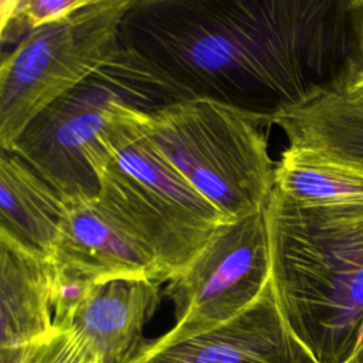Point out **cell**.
Here are the masks:
<instances>
[{
	"label": "cell",
	"instance_id": "cell-17",
	"mask_svg": "<svg viewBox=\"0 0 363 363\" xmlns=\"http://www.w3.org/2000/svg\"><path fill=\"white\" fill-rule=\"evenodd\" d=\"M37 363H101L98 356L74 333L60 332L48 340Z\"/></svg>",
	"mask_w": 363,
	"mask_h": 363
},
{
	"label": "cell",
	"instance_id": "cell-15",
	"mask_svg": "<svg viewBox=\"0 0 363 363\" xmlns=\"http://www.w3.org/2000/svg\"><path fill=\"white\" fill-rule=\"evenodd\" d=\"M88 3L89 0H1V44L17 45L30 31L64 18Z\"/></svg>",
	"mask_w": 363,
	"mask_h": 363
},
{
	"label": "cell",
	"instance_id": "cell-5",
	"mask_svg": "<svg viewBox=\"0 0 363 363\" xmlns=\"http://www.w3.org/2000/svg\"><path fill=\"white\" fill-rule=\"evenodd\" d=\"M156 150L227 221L264 208L275 166L261 122L231 106L187 98L140 113Z\"/></svg>",
	"mask_w": 363,
	"mask_h": 363
},
{
	"label": "cell",
	"instance_id": "cell-1",
	"mask_svg": "<svg viewBox=\"0 0 363 363\" xmlns=\"http://www.w3.org/2000/svg\"><path fill=\"white\" fill-rule=\"evenodd\" d=\"M121 41L261 123L363 74V0H132Z\"/></svg>",
	"mask_w": 363,
	"mask_h": 363
},
{
	"label": "cell",
	"instance_id": "cell-14",
	"mask_svg": "<svg viewBox=\"0 0 363 363\" xmlns=\"http://www.w3.org/2000/svg\"><path fill=\"white\" fill-rule=\"evenodd\" d=\"M275 189L302 206L363 204V167L288 146L275 166Z\"/></svg>",
	"mask_w": 363,
	"mask_h": 363
},
{
	"label": "cell",
	"instance_id": "cell-20",
	"mask_svg": "<svg viewBox=\"0 0 363 363\" xmlns=\"http://www.w3.org/2000/svg\"><path fill=\"white\" fill-rule=\"evenodd\" d=\"M295 363H319V362L315 360L313 356L305 349V350L301 353V356L298 357V360H296Z\"/></svg>",
	"mask_w": 363,
	"mask_h": 363
},
{
	"label": "cell",
	"instance_id": "cell-6",
	"mask_svg": "<svg viewBox=\"0 0 363 363\" xmlns=\"http://www.w3.org/2000/svg\"><path fill=\"white\" fill-rule=\"evenodd\" d=\"M132 0H89L64 18L30 31L3 57V150H13L34 118L113 57L122 44V20Z\"/></svg>",
	"mask_w": 363,
	"mask_h": 363
},
{
	"label": "cell",
	"instance_id": "cell-8",
	"mask_svg": "<svg viewBox=\"0 0 363 363\" xmlns=\"http://www.w3.org/2000/svg\"><path fill=\"white\" fill-rule=\"evenodd\" d=\"M303 350L279 312L269 281L231 320L172 346L145 342L129 363H295Z\"/></svg>",
	"mask_w": 363,
	"mask_h": 363
},
{
	"label": "cell",
	"instance_id": "cell-2",
	"mask_svg": "<svg viewBox=\"0 0 363 363\" xmlns=\"http://www.w3.org/2000/svg\"><path fill=\"white\" fill-rule=\"evenodd\" d=\"M267 224L285 323L319 363H349L363 332V204L302 206L274 187Z\"/></svg>",
	"mask_w": 363,
	"mask_h": 363
},
{
	"label": "cell",
	"instance_id": "cell-19",
	"mask_svg": "<svg viewBox=\"0 0 363 363\" xmlns=\"http://www.w3.org/2000/svg\"><path fill=\"white\" fill-rule=\"evenodd\" d=\"M349 363H363V332H362L357 349H356V352H354V354H353V357L350 359Z\"/></svg>",
	"mask_w": 363,
	"mask_h": 363
},
{
	"label": "cell",
	"instance_id": "cell-12",
	"mask_svg": "<svg viewBox=\"0 0 363 363\" xmlns=\"http://www.w3.org/2000/svg\"><path fill=\"white\" fill-rule=\"evenodd\" d=\"M68 203L28 162L0 155V231L51 257Z\"/></svg>",
	"mask_w": 363,
	"mask_h": 363
},
{
	"label": "cell",
	"instance_id": "cell-21",
	"mask_svg": "<svg viewBox=\"0 0 363 363\" xmlns=\"http://www.w3.org/2000/svg\"><path fill=\"white\" fill-rule=\"evenodd\" d=\"M347 89H360V91H363V74Z\"/></svg>",
	"mask_w": 363,
	"mask_h": 363
},
{
	"label": "cell",
	"instance_id": "cell-11",
	"mask_svg": "<svg viewBox=\"0 0 363 363\" xmlns=\"http://www.w3.org/2000/svg\"><path fill=\"white\" fill-rule=\"evenodd\" d=\"M48 257L0 231V349L55 333Z\"/></svg>",
	"mask_w": 363,
	"mask_h": 363
},
{
	"label": "cell",
	"instance_id": "cell-13",
	"mask_svg": "<svg viewBox=\"0 0 363 363\" xmlns=\"http://www.w3.org/2000/svg\"><path fill=\"white\" fill-rule=\"evenodd\" d=\"M288 146L303 147L363 167V91L320 95L274 121Z\"/></svg>",
	"mask_w": 363,
	"mask_h": 363
},
{
	"label": "cell",
	"instance_id": "cell-18",
	"mask_svg": "<svg viewBox=\"0 0 363 363\" xmlns=\"http://www.w3.org/2000/svg\"><path fill=\"white\" fill-rule=\"evenodd\" d=\"M50 339L28 343V345L18 346V347L0 349V363H37L41 352L44 350V347H45V345L48 343Z\"/></svg>",
	"mask_w": 363,
	"mask_h": 363
},
{
	"label": "cell",
	"instance_id": "cell-10",
	"mask_svg": "<svg viewBox=\"0 0 363 363\" xmlns=\"http://www.w3.org/2000/svg\"><path fill=\"white\" fill-rule=\"evenodd\" d=\"M67 203L54 252L48 258L74 265L98 284L118 278L167 282L156 258L112 221L94 197Z\"/></svg>",
	"mask_w": 363,
	"mask_h": 363
},
{
	"label": "cell",
	"instance_id": "cell-3",
	"mask_svg": "<svg viewBox=\"0 0 363 363\" xmlns=\"http://www.w3.org/2000/svg\"><path fill=\"white\" fill-rule=\"evenodd\" d=\"M142 112L121 106L101 135L89 160L98 183L94 200L170 281L228 221L156 150L142 129Z\"/></svg>",
	"mask_w": 363,
	"mask_h": 363
},
{
	"label": "cell",
	"instance_id": "cell-7",
	"mask_svg": "<svg viewBox=\"0 0 363 363\" xmlns=\"http://www.w3.org/2000/svg\"><path fill=\"white\" fill-rule=\"evenodd\" d=\"M271 281L267 206L220 225L197 257L167 281L164 295L174 306V326L152 347L208 332L252 305Z\"/></svg>",
	"mask_w": 363,
	"mask_h": 363
},
{
	"label": "cell",
	"instance_id": "cell-9",
	"mask_svg": "<svg viewBox=\"0 0 363 363\" xmlns=\"http://www.w3.org/2000/svg\"><path fill=\"white\" fill-rule=\"evenodd\" d=\"M160 285L146 278L101 282L60 332L79 337L101 363H129L146 342L143 328L160 305Z\"/></svg>",
	"mask_w": 363,
	"mask_h": 363
},
{
	"label": "cell",
	"instance_id": "cell-4",
	"mask_svg": "<svg viewBox=\"0 0 363 363\" xmlns=\"http://www.w3.org/2000/svg\"><path fill=\"white\" fill-rule=\"evenodd\" d=\"M187 98L167 75L122 43L105 65L34 118L11 152L67 201L92 199L98 183L89 159L119 108L153 111Z\"/></svg>",
	"mask_w": 363,
	"mask_h": 363
},
{
	"label": "cell",
	"instance_id": "cell-16",
	"mask_svg": "<svg viewBox=\"0 0 363 363\" xmlns=\"http://www.w3.org/2000/svg\"><path fill=\"white\" fill-rule=\"evenodd\" d=\"M48 265L54 328L60 330L68 323L75 311L88 299L98 282L81 269L64 261L48 258Z\"/></svg>",
	"mask_w": 363,
	"mask_h": 363
}]
</instances>
